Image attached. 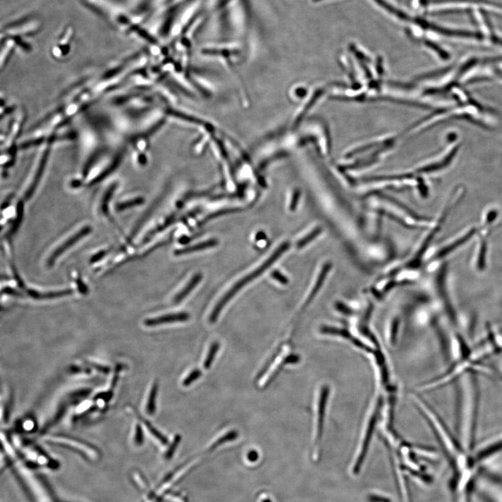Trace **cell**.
Returning <instances> with one entry per match:
<instances>
[{"instance_id": "obj_1", "label": "cell", "mask_w": 502, "mask_h": 502, "mask_svg": "<svg viewBox=\"0 0 502 502\" xmlns=\"http://www.w3.org/2000/svg\"><path fill=\"white\" fill-rule=\"evenodd\" d=\"M289 242H285L283 243L273 253L270 257L268 259L265 261L263 264L261 265L260 266L257 267L256 270L253 271L245 277L242 278V279L239 280L236 282L234 285L219 301L217 303L213 310H212L211 314L209 316V322L212 324L216 323V321L219 318L220 314H221V311H222L223 308L226 306L227 304L233 299V297H235L236 294L239 292L241 291V289H243L245 286L247 285L248 284L251 283V282L253 281L255 278L259 277V276H262L263 274L267 270H268L280 258L284 253H285L289 248Z\"/></svg>"}, {"instance_id": "obj_2", "label": "cell", "mask_w": 502, "mask_h": 502, "mask_svg": "<svg viewBox=\"0 0 502 502\" xmlns=\"http://www.w3.org/2000/svg\"><path fill=\"white\" fill-rule=\"evenodd\" d=\"M14 468L17 477L34 502H56L44 481L32 471L31 468L20 460L15 463Z\"/></svg>"}, {"instance_id": "obj_3", "label": "cell", "mask_w": 502, "mask_h": 502, "mask_svg": "<svg viewBox=\"0 0 502 502\" xmlns=\"http://www.w3.org/2000/svg\"><path fill=\"white\" fill-rule=\"evenodd\" d=\"M92 227L89 226V225H86L82 227L79 231L75 232L73 235L70 236L68 240H66L65 242L61 244L60 246H58L56 249L54 250V251L51 253L50 257H48V260H47V265L49 267H52L53 265L55 264L57 259L59 258L62 255H63L64 253L67 250L71 249L72 246L75 245L77 244L79 241L82 240L83 238L85 237V236H88L91 232H92Z\"/></svg>"}, {"instance_id": "obj_4", "label": "cell", "mask_w": 502, "mask_h": 502, "mask_svg": "<svg viewBox=\"0 0 502 502\" xmlns=\"http://www.w3.org/2000/svg\"><path fill=\"white\" fill-rule=\"evenodd\" d=\"M190 314L187 312H178V313L168 314L160 317L152 318L145 320V325L147 327H156V326L165 325V324L173 323H182L188 321Z\"/></svg>"}, {"instance_id": "obj_5", "label": "cell", "mask_w": 502, "mask_h": 502, "mask_svg": "<svg viewBox=\"0 0 502 502\" xmlns=\"http://www.w3.org/2000/svg\"><path fill=\"white\" fill-rule=\"evenodd\" d=\"M219 243V240H217V239H211V240L204 241V242L194 244L193 246H187V247L183 248V249L176 250L174 252V255H176V256H180V255H188V254L204 251V250L216 247Z\"/></svg>"}, {"instance_id": "obj_6", "label": "cell", "mask_w": 502, "mask_h": 502, "mask_svg": "<svg viewBox=\"0 0 502 502\" xmlns=\"http://www.w3.org/2000/svg\"><path fill=\"white\" fill-rule=\"evenodd\" d=\"M202 279V274H196L193 276L191 278L190 281L187 284V285L179 293L176 295L175 299H174V301H175V304H179V303L181 302L183 299L187 298L188 297L189 294L191 293L194 289L195 287H197V285L200 283L201 280Z\"/></svg>"}, {"instance_id": "obj_7", "label": "cell", "mask_w": 502, "mask_h": 502, "mask_svg": "<svg viewBox=\"0 0 502 502\" xmlns=\"http://www.w3.org/2000/svg\"><path fill=\"white\" fill-rule=\"evenodd\" d=\"M331 267H332V264L331 262H328L327 264L324 265L323 270L320 272L319 277H318L317 281H316L315 285H314L313 289H312L311 293L309 295V297L307 299L306 305L309 304L312 299L314 298V297L316 296V295H317L318 292L321 288L322 286H323L324 282H325L326 278H327L328 273L331 270Z\"/></svg>"}, {"instance_id": "obj_8", "label": "cell", "mask_w": 502, "mask_h": 502, "mask_svg": "<svg viewBox=\"0 0 502 502\" xmlns=\"http://www.w3.org/2000/svg\"><path fill=\"white\" fill-rule=\"evenodd\" d=\"M71 293L72 291L71 289L58 292H51V293H39V292L35 290L29 291L30 296H32L33 298L37 299L58 298V297H61L66 296V295H71Z\"/></svg>"}, {"instance_id": "obj_9", "label": "cell", "mask_w": 502, "mask_h": 502, "mask_svg": "<svg viewBox=\"0 0 502 502\" xmlns=\"http://www.w3.org/2000/svg\"><path fill=\"white\" fill-rule=\"evenodd\" d=\"M158 382H155L153 383L152 387L149 393L148 400H147V414L149 415L154 414L155 412H156V401L157 399V394H158Z\"/></svg>"}, {"instance_id": "obj_10", "label": "cell", "mask_w": 502, "mask_h": 502, "mask_svg": "<svg viewBox=\"0 0 502 502\" xmlns=\"http://www.w3.org/2000/svg\"><path fill=\"white\" fill-rule=\"evenodd\" d=\"M220 350V344L218 342H214L212 344L211 347H210L209 352H208L207 356H206L205 360H204V367L206 370L210 368L212 366V363H213L214 359H215L216 356Z\"/></svg>"}, {"instance_id": "obj_11", "label": "cell", "mask_w": 502, "mask_h": 502, "mask_svg": "<svg viewBox=\"0 0 502 502\" xmlns=\"http://www.w3.org/2000/svg\"><path fill=\"white\" fill-rule=\"evenodd\" d=\"M145 202V200L143 198H136L132 200L126 201V202H121L117 204L116 209L117 211L122 212L130 208L135 207L136 206L141 205Z\"/></svg>"}, {"instance_id": "obj_12", "label": "cell", "mask_w": 502, "mask_h": 502, "mask_svg": "<svg viewBox=\"0 0 502 502\" xmlns=\"http://www.w3.org/2000/svg\"><path fill=\"white\" fill-rule=\"evenodd\" d=\"M322 231H323V230H322V227H317L315 230H314L312 232H310L308 235L305 236V237L303 238L302 240H301L299 242H298V243L297 244V249H303V248L305 247L307 244L310 243L312 241H313L314 239L317 237L318 236H319L320 233L322 232Z\"/></svg>"}, {"instance_id": "obj_13", "label": "cell", "mask_w": 502, "mask_h": 502, "mask_svg": "<svg viewBox=\"0 0 502 502\" xmlns=\"http://www.w3.org/2000/svg\"><path fill=\"white\" fill-rule=\"evenodd\" d=\"M22 217H23V204L20 202H19L18 207H17L16 219L14 221L12 227L11 228L10 232H9V235H13L16 232L17 230H18V227L20 226V223H21Z\"/></svg>"}, {"instance_id": "obj_14", "label": "cell", "mask_w": 502, "mask_h": 502, "mask_svg": "<svg viewBox=\"0 0 502 502\" xmlns=\"http://www.w3.org/2000/svg\"><path fill=\"white\" fill-rule=\"evenodd\" d=\"M381 197H382V198H383L384 199H386V200H389L390 202H392V203L397 204V205L399 206V207H401V209L405 210V211L407 213L409 214V215L413 217V219L418 220V221H419V220H424V219H421V218H420L419 216H418L417 214H414V212H413L412 210L409 209V208L407 207V206H405L404 204L401 203V202H399V201L397 200H395V199L390 198V197H388V196H382H382H381Z\"/></svg>"}, {"instance_id": "obj_15", "label": "cell", "mask_w": 502, "mask_h": 502, "mask_svg": "<svg viewBox=\"0 0 502 502\" xmlns=\"http://www.w3.org/2000/svg\"><path fill=\"white\" fill-rule=\"evenodd\" d=\"M143 422L144 423H145V425L147 426V428H148L149 432H150V433L152 434L153 436L156 437V438L158 439V440L160 441V442L162 443V444L166 445L167 444H168V439H167L166 437L164 436V435H163L162 434L160 433V432L157 431L156 428H153V426H151V424L149 423V422L146 421V420H143Z\"/></svg>"}, {"instance_id": "obj_16", "label": "cell", "mask_w": 502, "mask_h": 502, "mask_svg": "<svg viewBox=\"0 0 502 502\" xmlns=\"http://www.w3.org/2000/svg\"><path fill=\"white\" fill-rule=\"evenodd\" d=\"M202 376V372L199 369H194L183 381V386H190L193 382L198 380Z\"/></svg>"}, {"instance_id": "obj_17", "label": "cell", "mask_w": 502, "mask_h": 502, "mask_svg": "<svg viewBox=\"0 0 502 502\" xmlns=\"http://www.w3.org/2000/svg\"><path fill=\"white\" fill-rule=\"evenodd\" d=\"M181 440V437L180 435H176L175 439H174L171 445H170L169 448L167 451L166 456V459L170 460L171 459L172 456H173L174 454H175L176 450L177 448L178 445L179 444L180 441Z\"/></svg>"}, {"instance_id": "obj_18", "label": "cell", "mask_w": 502, "mask_h": 502, "mask_svg": "<svg viewBox=\"0 0 502 502\" xmlns=\"http://www.w3.org/2000/svg\"><path fill=\"white\" fill-rule=\"evenodd\" d=\"M271 276L276 281L279 282L280 283L283 284V285H287L289 283L288 278L286 277L285 275H283L281 272L279 271L275 270L272 272L271 274Z\"/></svg>"}, {"instance_id": "obj_19", "label": "cell", "mask_w": 502, "mask_h": 502, "mask_svg": "<svg viewBox=\"0 0 502 502\" xmlns=\"http://www.w3.org/2000/svg\"><path fill=\"white\" fill-rule=\"evenodd\" d=\"M134 441L137 445H141L143 444L144 441V437L143 430L140 426H138L136 428V431L135 433V438H134Z\"/></svg>"}, {"instance_id": "obj_20", "label": "cell", "mask_w": 502, "mask_h": 502, "mask_svg": "<svg viewBox=\"0 0 502 502\" xmlns=\"http://www.w3.org/2000/svg\"><path fill=\"white\" fill-rule=\"evenodd\" d=\"M299 197H300V193H299V191H295V193H294L293 199H292L290 205H289V209H290L292 212H294L297 209V204H298L299 202Z\"/></svg>"}, {"instance_id": "obj_21", "label": "cell", "mask_w": 502, "mask_h": 502, "mask_svg": "<svg viewBox=\"0 0 502 502\" xmlns=\"http://www.w3.org/2000/svg\"><path fill=\"white\" fill-rule=\"evenodd\" d=\"M336 306L337 309H338L339 311L342 312V313L346 314H351V310H350L348 307H347L346 305L342 304V303L337 302L336 304Z\"/></svg>"}, {"instance_id": "obj_22", "label": "cell", "mask_w": 502, "mask_h": 502, "mask_svg": "<svg viewBox=\"0 0 502 502\" xmlns=\"http://www.w3.org/2000/svg\"><path fill=\"white\" fill-rule=\"evenodd\" d=\"M386 214V215L388 216V217L390 218V219L393 220V221H397L398 223L403 225V227H407V228H412V226H410V225H407V223H405L404 221H403V220L400 219L399 217H395V216L393 215V214Z\"/></svg>"}, {"instance_id": "obj_23", "label": "cell", "mask_w": 502, "mask_h": 502, "mask_svg": "<svg viewBox=\"0 0 502 502\" xmlns=\"http://www.w3.org/2000/svg\"><path fill=\"white\" fill-rule=\"evenodd\" d=\"M247 457L250 462H255L258 459L259 456L257 452L251 451L248 454Z\"/></svg>"}, {"instance_id": "obj_24", "label": "cell", "mask_w": 502, "mask_h": 502, "mask_svg": "<svg viewBox=\"0 0 502 502\" xmlns=\"http://www.w3.org/2000/svg\"><path fill=\"white\" fill-rule=\"evenodd\" d=\"M265 238H266V235H265V233L263 232H259L257 233L256 237H255L257 241L263 240H265Z\"/></svg>"}, {"instance_id": "obj_25", "label": "cell", "mask_w": 502, "mask_h": 502, "mask_svg": "<svg viewBox=\"0 0 502 502\" xmlns=\"http://www.w3.org/2000/svg\"><path fill=\"white\" fill-rule=\"evenodd\" d=\"M262 502H272V501H271L270 499H265Z\"/></svg>"}]
</instances>
